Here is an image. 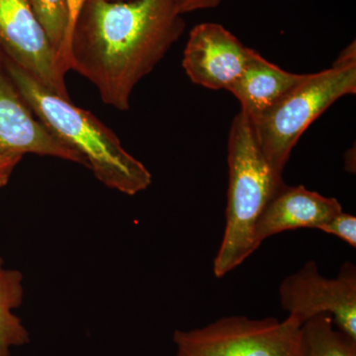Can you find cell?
<instances>
[{
  "mask_svg": "<svg viewBox=\"0 0 356 356\" xmlns=\"http://www.w3.org/2000/svg\"><path fill=\"white\" fill-rule=\"evenodd\" d=\"M184 29L175 0H88L72 35L70 70L88 79L103 103L127 111L134 89Z\"/></svg>",
  "mask_w": 356,
  "mask_h": 356,
  "instance_id": "cell-1",
  "label": "cell"
},
{
  "mask_svg": "<svg viewBox=\"0 0 356 356\" xmlns=\"http://www.w3.org/2000/svg\"><path fill=\"white\" fill-rule=\"evenodd\" d=\"M4 67L33 113L58 140L76 151L96 179L133 196L153 182L144 163L122 146L116 134L88 110L44 88L17 65L3 60Z\"/></svg>",
  "mask_w": 356,
  "mask_h": 356,
  "instance_id": "cell-2",
  "label": "cell"
},
{
  "mask_svg": "<svg viewBox=\"0 0 356 356\" xmlns=\"http://www.w3.org/2000/svg\"><path fill=\"white\" fill-rule=\"evenodd\" d=\"M229 188L226 227L216 257L215 276L221 278L257 250L254 229L269 201L284 185L262 153L248 115L234 117L228 140Z\"/></svg>",
  "mask_w": 356,
  "mask_h": 356,
  "instance_id": "cell-3",
  "label": "cell"
},
{
  "mask_svg": "<svg viewBox=\"0 0 356 356\" xmlns=\"http://www.w3.org/2000/svg\"><path fill=\"white\" fill-rule=\"evenodd\" d=\"M356 93V65L306 74L273 106L250 120L262 153L282 175L292 149L316 119L334 102Z\"/></svg>",
  "mask_w": 356,
  "mask_h": 356,
  "instance_id": "cell-4",
  "label": "cell"
},
{
  "mask_svg": "<svg viewBox=\"0 0 356 356\" xmlns=\"http://www.w3.org/2000/svg\"><path fill=\"white\" fill-rule=\"evenodd\" d=\"M177 356H306L303 325L292 318H219L200 329L173 334Z\"/></svg>",
  "mask_w": 356,
  "mask_h": 356,
  "instance_id": "cell-5",
  "label": "cell"
},
{
  "mask_svg": "<svg viewBox=\"0 0 356 356\" xmlns=\"http://www.w3.org/2000/svg\"><path fill=\"white\" fill-rule=\"evenodd\" d=\"M280 305L288 317L304 325L321 314H329L339 331L356 339V267L344 262L336 278H327L317 264L306 262L283 280Z\"/></svg>",
  "mask_w": 356,
  "mask_h": 356,
  "instance_id": "cell-6",
  "label": "cell"
},
{
  "mask_svg": "<svg viewBox=\"0 0 356 356\" xmlns=\"http://www.w3.org/2000/svg\"><path fill=\"white\" fill-rule=\"evenodd\" d=\"M0 57L51 92L70 99L58 53L33 13L30 0H0Z\"/></svg>",
  "mask_w": 356,
  "mask_h": 356,
  "instance_id": "cell-7",
  "label": "cell"
},
{
  "mask_svg": "<svg viewBox=\"0 0 356 356\" xmlns=\"http://www.w3.org/2000/svg\"><path fill=\"white\" fill-rule=\"evenodd\" d=\"M250 48L218 23H202L189 33L182 65L192 83L228 90L247 65Z\"/></svg>",
  "mask_w": 356,
  "mask_h": 356,
  "instance_id": "cell-8",
  "label": "cell"
},
{
  "mask_svg": "<svg viewBox=\"0 0 356 356\" xmlns=\"http://www.w3.org/2000/svg\"><path fill=\"white\" fill-rule=\"evenodd\" d=\"M0 153L31 154L86 166L74 149L58 139L23 99L0 57Z\"/></svg>",
  "mask_w": 356,
  "mask_h": 356,
  "instance_id": "cell-9",
  "label": "cell"
},
{
  "mask_svg": "<svg viewBox=\"0 0 356 356\" xmlns=\"http://www.w3.org/2000/svg\"><path fill=\"white\" fill-rule=\"evenodd\" d=\"M343 212L337 199L306 187L283 185L262 211L254 229L257 248L271 236L302 228L320 229Z\"/></svg>",
  "mask_w": 356,
  "mask_h": 356,
  "instance_id": "cell-10",
  "label": "cell"
},
{
  "mask_svg": "<svg viewBox=\"0 0 356 356\" xmlns=\"http://www.w3.org/2000/svg\"><path fill=\"white\" fill-rule=\"evenodd\" d=\"M305 76L280 69L250 49L242 74L228 91L238 100L241 110L254 120L273 106Z\"/></svg>",
  "mask_w": 356,
  "mask_h": 356,
  "instance_id": "cell-11",
  "label": "cell"
},
{
  "mask_svg": "<svg viewBox=\"0 0 356 356\" xmlns=\"http://www.w3.org/2000/svg\"><path fill=\"white\" fill-rule=\"evenodd\" d=\"M23 274L6 266L0 255V356H11L14 348L30 343V334L14 310L24 301Z\"/></svg>",
  "mask_w": 356,
  "mask_h": 356,
  "instance_id": "cell-12",
  "label": "cell"
},
{
  "mask_svg": "<svg viewBox=\"0 0 356 356\" xmlns=\"http://www.w3.org/2000/svg\"><path fill=\"white\" fill-rule=\"evenodd\" d=\"M303 331L306 356H356V339L334 330L329 314L307 321Z\"/></svg>",
  "mask_w": 356,
  "mask_h": 356,
  "instance_id": "cell-13",
  "label": "cell"
},
{
  "mask_svg": "<svg viewBox=\"0 0 356 356\" xmlns=\"http://www.w3.org/2000/svg\"><path fill=\"white\" fill-rule=\"evenodd\" d=\"M30 1H31L33 13L46 33L51 46L57 51L58 60H60V53L67 38V26H69L67 0H30Z\"/></svg>",
  "mask_w": 356,
  "mask_h": 356,
  "instance_id": "cell-14",
  "label": "cell"
},
{
  "mask_svg": "<svg viewBox=\"0 0 356 356\" xmlns=\"http://www.w3.org/2000/svg\"><path fill=\"white\" fill-rule=\"evenodd\" d=\"M318 229L341 238L350 247H356V218L348 213L343 211Z\"/></svg>",
  "mask_w": 356,
  "mask_h": 356,
  "instance_id": "cell-15",
  "label": "cell"
},
{
  "mask_svg": "<svg viewBox=\"0 0 356 356\" xmlns=\"http://www.w3.org/2000/svg\"><path fill=\"white\" fill-rule=\"evenodd\" d=\"M88 0H67V8H69V26H67V38H65L64 48L60 53V65L67 74L70 70V50L72 44V35H74V27L76 21L79 19V14L83 10L84 4Z\"/></svg>",
  "mask_w": 356,
  "mask_h": 356,
  "instance_id": "cell-16",
  "label": "cell"
},
{
  "mask_svg": "<svg viewBox=\"0 0 356 356\" xmlns=\"http://www.w3.org/2000/svg\"><path fill=\"white\" fill-rule=\"evenodd\" d=\"M22 158L19 154L0 153V189L8 184Z\"/></svg>",
  "mask_w": 356,
  "mask_h": 356,
  "instance_id": "cell-17",
  "label": "cell"
},
{
  "mask_svg": "<svg viewBox=\"0 0 356 356\" xmlns=\"http://www.w3.org/2000/svg\"><path fill=\"white\" fill-rule=\"evenodd\" d=\"M178 11L184 14L216 8L224 0H175Z\"/></svg>",
  "mask_w": 356,
  "mask_h": 356,
  "instance_id": "cell-18",
  "label": "cell"
},
{
  "mask_svg": "<svg viewBox=\"0 0 356 356\" xmlns=\"http://www.w3.org/2000/svg\"><path fill=\"white\" fill-rule=\"evenodd\" d=\"M356 65V47L355 41H353L350 46L346 49L337 57L334 67H348V65Z\"/></svg>",
  "mask_w": 356,
  "mask_h": 356,
  "instance_id": "cell-19",
  "label": "cell"
},
{
  "mask_svg": "<svg viewBox=\"0 0 356 356\" xmlns=\"http://www.w3.org/2000/svg\"><path fill=\"white\" fill-rule=\"evenodd\" d=\"M355 153V149H350V151L348 152L344 156H348V159H350V163H346V170H348V172H353V154Z\"/></svg>",
  "mask_w": 356,
  "mask_h": 356,
  "instance_id": "cell-20",
  "label": "cell"
}]
</instances>
